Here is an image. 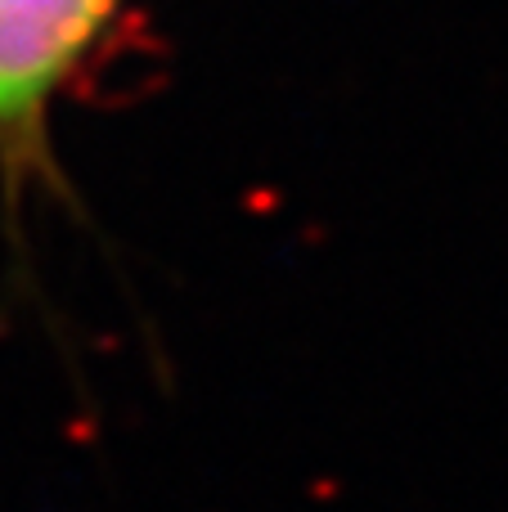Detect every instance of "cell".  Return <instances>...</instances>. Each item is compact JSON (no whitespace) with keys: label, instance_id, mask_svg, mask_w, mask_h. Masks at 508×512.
Listing matches in <instances>:
<instances>
[{"label":"cell","instance_id":"cell-1","mask_svg":"<svg viewBox=\"0 0 508 512\" xmlns=\"http://www.w3.org/2000/svg\"><path fill=\"white\" fill-rule=\"evenodd\" d=\"M126 0H0V189L9 230L27 194L68 198L50 113Z\"/></svg>","mask_w":508,"mask_h":512}]
</instances>
